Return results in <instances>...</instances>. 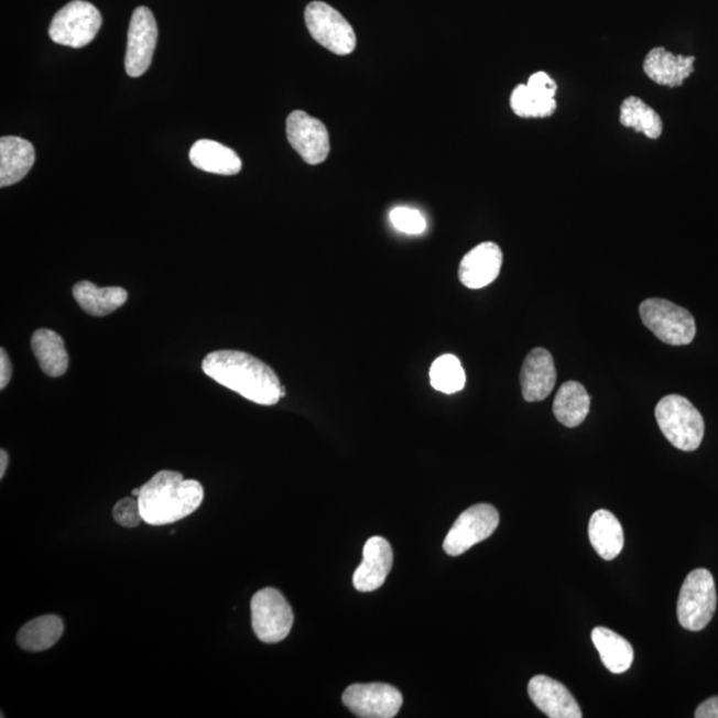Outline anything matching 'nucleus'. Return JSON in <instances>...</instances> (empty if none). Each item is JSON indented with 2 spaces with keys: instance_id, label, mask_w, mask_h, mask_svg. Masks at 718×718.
Wrapping results in <instances>:
<instances>
[{
  "instance_id": "4468645a",
  "label": "nucleus",
  "mask_w": 718,
  "mask_h": 718,
  "mask_svg": "<svg viewBox=\"0 0 718 718\" xmlns=\"http://www.w3.org/2000/svg\"><path fill=\"white\" fill-rule=\"evenodd\" d=\"M393 568V550L387 538L370 537L363 547L361 566L352 576V585L359 592H373L384 585Z\"/></svg>"
},
{
  "instance_id": "b1692460",
  "label": "nucleus",
  "mask_w": 718,
  "mask_h": 718,
  "mask_svg": "<svg viewBox=\"0 0 718 718\" xmlns=\"http://www.w3.org/2000/svg\"><path fill=\"white\" fill-rule=\"evenodd\" d=\"M592 641L598 650L601 663L609 672L624 673L631 668L634 652L630 641L605 627H596Z\"/></svg>"
},
{
  "instance_id": "a211bd4d",
  "label": "nucleus",
  "mask_w": 718,
  "mask_h": 718,
  "mask_svg": "<svg viewBox=\"0 0 718 718\" xmlns=\"http://www.w3.org/2000/svg\"><path fill=\"white\" fill-rule=\"evenodd\" d=\"M695 56L675 55L664 47H656L645 56L643 69L657 85L676 88L695 73Z\"/></svg>"
},
{
  "instance_id": "aec40b11",
  "label": "nucleus",
  "mask_w": 718,
  "mask_h": 718,
  "mask_svg": "<svg viewBox=\"0 0 718 718\" xmlns=\"http://www.w3.org/2000/svg\"><path fill=\"white\" fill-rule=\"evenodd\" d=\"M191 163L197 170L215 175L233 176L242 170L239 155L229 146L214 140H198L189 151Z\"/></svg>"
},
{
  "instance_id": "7ed1b4c3",
  "label": "nucleus",
  "mask_w": 718,
  "mask_h": 718,
  "mask_svg": "<svg viewBox=\"0 0 718 718\" xmlns=\"http://www.w3.org/2000/svg\"><path fill=\"white\" fill-rule=\"evenodd\" d=\"M655 415L664 437L678 450L689 453L700 447L705 433L703 415L685 396H664Z\"/></svg>"
},
{
  "instance_id": "6ab92c4d",
  "label": "nucleus",
  "mask_w": 718,
  "mask_h": 718,
  "mask_svg": "<svg viewBox=\"0 0 718 718\" xmlns=\"http://www.w3.org/2000/svg\"><path fill=\"white\" fill-rule=\"evenodd\" d=\"M34 163L35 149L30 141L18 137L0 139V187L21 182Z\"/></svg>"
},
{
  "instance_id": "473e14b6",
  "label": "nucleus",
  "mask_w": 718,
  "mask_h": 718,
  "mask_svg": "<svg viewBox=\"0 0 718 718\" xmlns=\"http://www.w3.org/2000/svg\"><path fill=\"white\" fill-rule=\"evenodd\" d=\"M9 466V454L4 450L0 452V478L4 477L6 470Z\"/></svg>"
},
{
  "instance_id": "72a5a7b5",
  "label": "nucleus",
  "mask_w": 718,
  "mask_h": 718,
  "mask_svg": "<svg viewBox=\"0 0 718 718\" xmlns=\"http://www.w3.org/2000/svg\"><path fill=\"white\" fill-rule=\"evenodd\" d=\"M140 493H141V487H139V489L132 490V497L134 498H139Z\"/></svg>"
},
{
  "instance_id": "412c9836",
  "label": "nucleus",
  "mask_w": 718,
  "mask_h": 718,
  "mask_svg": "<svg viewBox=\"0 0 718 718\" xmlns=\"http://www.w3.org/2000/svg\"><path fill=\"white\" fill-rule=\"evenodd\" d=\"M588 535L596 553L607 562L617 559L624 548L623 527L611 511H595L588 524Z\"/></svg>"
},
{
  "instance_id": "5701e85b",
  "label": "nucleus",
  "mask_w": 718,
  "mask_h": 718,
  "mask_svg": "<svg viewBox=\"0 0 718 718\" xmlns=\"http://www.w3.org/2000/svg\"><path fill=\"white\" fill-rule=\"evenodd\" d=\"M31 348L44 374L57 378L66 374L69 358L63 338L54 330L40 329L32 335Z\"/></svg>"
},
{
  "instance_id": "f03ea898",
  "label": "nucleus",
  "mask_w": 718,
  "mask_h": 718,
  "mask_svg": "<svg viewBox=\"0 0 718 718\" xmlns=\"http://www.w3.org/2000/svg\"><path fill=\"white\" fill-rule=\"evenodd\" d=\"M204 489L197 480L176 471H160L141 486L139 503L143 521L151 525L172 524L200 508Z\"/></svg>"
},
{
  "instance_id": "ddd939ff",
  "label": "nucleus",
  "mask_w": 718,
  "mask_h": 718,
  "mask_svg": "<svg viewBox=\"0 0 718 718\" xmlns=\"http://www.w3.org/2000/svg\"><path fill=\"white\" fill-rule=\"evenodd\" d=\"M556 83L546 73L531 76L527 85H519L511 95L512 111L519 118H548L556 111Z\"/></svg>"
},
{
  "instance_id": "f8f14e48",
  "label": "nucleus",
  "mask_w": 718,
  "mask_h": 718,
  "mask_svg": "<svg viewBox=\"0 0 718 718\" xmlns=\"http://www.w3.org/2000/svg\"><path fill=\"white\" fill-rule=\"evenodd\" d=\"M286 137L292 149L307 164L318 165L329 156L328 128L323 121L309 117L304 111H294L290 115L286 120Z\"/></svg>"
},
{
  "instance_id": "20e7f679",
  "label": "nucleus",
  "mask_w": 718,
  "mask_h": 718,
  "mask_svg": "<svg viewBox=\"0 0 718 718\" xmlns=\"http://www.w3.org/2000/svg\"><path fill=\"white\" fill-rule=\"evenodd\" d=\"M717 592L708 569L692 570L684 580L677 601L678 623L692 632L703 631L715 617Z\"/></svg>"
},
{
  "instance_id": "c756f323",
  "label": "nucleus",
  "mask_w": 718,
  "mask_h": 718,
  "mask_svg": "<svg viewBox=\"0 0 718 718\" xmlns=\"http://www.w3.org/2000/svg\"><path fill=\"white\" fill-rule=\"evenodd\" d=\"M113 518L118 524L127 529L138 527L143 521L139 498H124L119 500L113 508Z\"/></svg>"
},
{
  "instance_id": "1a4fd4ad",
  "label": "nucleus",
  "mask_w": 718,
  "mask_h": 718,
  "mask_svg": "<svg viewBox=\"0 0 718 718\" xmlns=\"http://www.w3.org/2000/svg\"><path fill=\"white\" fill-rule=\"evenodd\" d=\"M499 525V512L491 504L480 503L461 512L444 542L447 555L459 556L489 538Z\"/></svg>"
},
{
  "instance_id": "f257e3e1",
  "label": "nucleus",
  "mask_w": 718,
  "mask_h": 718,
  "mask_svg": "<svg viewBox=\"0 0 718 718\" xmlns=\"http://www.w3.org/2000/svg\"><path fill=\"white\" fill-rule=\"evenodd\" d=\"M204 373L243 399L262 406L278 405L285 389L271 367L237 350L210 352L203 361Z\"/></svg>"
},
{
  "instance_id": "dca6fc26",
  "label": "nucleus",
  "mask_w": 718,
  "mask_h": 718,
  "mask_svg": "<svg viewBox=\"0 0 718 718\" xmlns=\"http://www.w3.org/2000/svg\"><path fill=\"white\" fill-rule=\"evenodd\" d=\"M529 696L550 718H581V709L570 692L556 679L538 675L529 683Z\"/></svg>"
},
{
  "instance_id": "f3484780",
  "label": "nucleus",
  "mask_w": 718,
  "mask_h": 718,
  "mask_svg": "<svg viewBox=\"0 0 718 718\" xmlns=\"http://www.w3.org/2000/svg\"><path fill=\"white\" fill-rule=\"evenodd\" d=\"M556 369L547 349L536 348L525 357L521 371L523 399L527 402L546 400L555 388Z\"/></svg>"
},
{
  "instance_id": "c85d7f7f",
  "label": "nucleus",
  "mask_w": 718,
  "mask_h": 718,
  "mask_svg": "<svg viewBox=\"0 0 718 718\" xmlns=\"http://www.w3.org/2000/svg\"><path fill=\"white\" fill-rule=\"evenodd\" d=\"M390 221L396 230L406 235H422L427 224L420 210L406 207L394 208L390 211Z\"/></svg>"
},
{
  "instance_id": "393cba45",
  "label": "nucleus",
  "mask_w": 718,
  "mask_h": 718,
  "mask_svg": "<svg viewBox=\"0 0 718 718\" xmlns=\"http://www.w3.org/2000/svg\"><path fill=\"white\" fill-rule=\"evenodd\" d=\"M591 407V396L585 387L576 381L563 384L555 396L554 414L566 427H578L587 418Z\"/></svg>"
},
{
  "instance_id": "bb28decb",
  "label": "nucleus",
  "mask_w": 718,
  "mask_h": 718,
  "mask_svg": "<svg viewBox=\"0 0 718 718\" xmlns=\"http://www.w3.org/2000/svg\"><path fill=\"white\" fill-rule=\"evenodd\" d=\"M620 124L644 133L646 138L656 140L663 133V120L660 115L638 96H630L620 107Z\"/></svg>"
},
{
  "instance_id": "9b49d317",
  "label": "nucleus",
  "mask_w": 718,
  "mask_h": 718,
  "mask_svg": "<svg viewBox=\"0 0 718 718\" xmlns=\"http://www.w3.org/2000/svg\"><path fill=\"white\" fill-rule=\"evenodd\" d=\"M157 23L150 9L133 11L128 30L126 70L131 78H139L149 70L157 44Z\"/></svg>"
},
{
  "instance_id": "2eb2a0df",
  "label": "nucleus",
  "mask_w": 718,
  "mask_h": 718,
  "mask_svg": "<svg viewBox=\"0 0 718 718\" xmlns=\"http://www.w3.org/2000/svg\"><path fill=\"white\" fill-rule=\"evenodd\" d=\"M502 264V249L496 242L479 243L461 259L459 281L469 290H482L498 279Z\"/></svg>"
},
{
  "instance_id": "9d476101",
  "label": "nucleus",
  "mask_w": 718,
  "mask_h": 718,
  "mask_svg": "<svg viewBox=\"0 0 718 718\" xmlns=\"http://www.w3.org/2000/svg\"><path fill=\"white\" fill-rule=\"evenodd\" d=\"M342 701L357 717L393 718L402 708L403 697L393 685L352 684L344 692Z\"/></svg>"
},
{
  "instance_id": "a878e982",
  "label": "nucleus",
  "mask_w": 718,
  "mask_h": 718,
  "mask_svg": "<svg viewBox=\"0 0 718 718\" xmlns=\"http://www.w3.org/2000/svg\"><path fill=\"white\" fill-rule=\"evenodd\" d=\"M64 632V624L56 614H43V617L29 621L19 631L17 640L22 650L29 652L47 651L61 640Z\"/></svg>"
},
{
  "instance_id": "6e6552de",
  "label": "nucleus",
  "mask_w": 718,
  "mask_h": 718,
  "mask_svg": "<svg viewBox=\"0 0 718 718\" xmlns=\"http://www.w3.org/2000/svg\"><path fill=\"white\" fill-rule=\"evenodd\" d=\"M305 22L313 40L336 55H349L357 46L350 23L324 2H312L305 10Z\"/></svg>"
},
{
  "instance_id": "cd10ccee",
  "label": "nucleus",
  "mask_w": 718,
  "mask_h": 718,
  "mask_svg": "<svg viewBox=\"0 0 718 718\" xmlns=\"http://www.w3.org/2000/svg\"><path fill=\"white\" fill-rule=\"evenodd\" d=\"M429 383L445 394H455L466 387V373L459 359L453 355L435 359L429 369Z\"/></svg>"
},
{
  "instance_id": "0eeeda50",
  "label": "nucleus",
  "mask_w": 718,
  "mask_h": 718,
  "mask_svg": "<svg viewBox=\"0 0 718 718\" xmlns=\"http://www.w3.org/2000/svg\"><path fill=\"white\" fill-rule=\"evenodd\" d=\"M250 609L253 631L262 643H280L291 633L294 623L292 607L278 589L264 588L254 594Z\"/></svg>"
},
{
  "instance_id": "4be33fe9",
  "label": "nucleus",
  "mask_w": 718,
  "mask_h": 718,
  "mask_svg": "<svg viewBox=\"0 0 718 718\" xmlns=\"http://www.w3.org/2000/svg\"><path fill=\"white\" fill-rule=\"evenodd\" d=\"M74 298L83 311L95 317H106L118 311L128 300L123 287H99L89 281L78 282L73 290Z\"/></svg>"
},
{
  "instance_id": "423d86ee",
  "label": "nucleus",
  "mask_w": 718,
  "mask_h": 718,
  "mask_svg": "<svg viewBox=\"0 0 718 718\" xmlns=\"http://www.w3.org/2000/svg\"><path fill=\"white\" fill-rule=\"evenodd\" d=\"M102 18L94 4L74 0L57 11L50 24L51 41L70 48L91 43L101 28Z\"/></svg>"
},
{
  "instance_id": "7c9ffc66",
  "label": "nucleus",
  "mask_w": 718,
  "mask_h": 718,
  "mask_svg": "<svg viewBox=\"0 0 718 718\" xmlns=\"http://www.w3.org/2000/svg\"><path fill=\"white\" fill-rule=\"evenodd\" d=\"M696 718H718V696L710 697L698 705L695 711Z\"/></svg>"
},
{
  "instance_id": "39448f33",
  "label": "nucleus",
  "mask_w": 718,
  "mask_h": 718,
  "mask_svg": "<svg viewBox=\"0 0 718 718\" xmlns=\"http://www.w3.org/2000/svg\"><path fill=\"white\" fill-rule=\"evenodd\" d=\"M641 320L660 341L671 346L692 344L696 337V320L684 307L664 298H649L639 307Z\"/></svg>"
},
{
  "instance_id": "2f4dec72",
  "label": "nucleus",
  "mask_w": 718,
  "mask_h": 718,
  "mask_svg": "<svg viewBox=\"0 0 718 718\" xmlns=\"http://www.w3.org/2000/svg\"><path fill=\"white\" fill-rule=\"evenodd\" d=\"M12 365L4 349L0 350V389H6L11 381Z\"/></svg>"
}]
</instances>
